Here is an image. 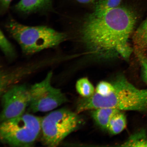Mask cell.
I'll return each instance as SVG.
<instances>
[{
	"label": "cell",
	"mask_w": 147,
	"mask_h": 147,
	"mask_svg": "<svg viewBox=\"0 0 147 147\" xmlns=\"http://www.w3.org/2000/svg\"><path fill=\"white\" fill-rule=\"evenodd\" d=\"M86 19L81 34L91 54L106 59H129L133 50L129 41L137 19L133 9L119 6L102 14L92 13Z\"/></svg>",
	"instance_id": "obj_1"
},
{
	"label": "cell",
	"mask_w": 147,
	"mask_h": 147,
	"mask_svg": "<svg viewBox=\"0 0 147 147\" xmlns=\"http://www.w3.org/2000/svg\"><path fill=\"white\" fill-rule=\"evenodd\" d=\"M112 83L114 89L107 96H102L95 93L89 97H82L77 106V112L103 107L122 111L147 110V89H138L123 75L117 76Z\"/></svg>",
	"instance_id": "obj_2"
},
{
	"label": "cell",
	"mask_w": 147,
	"mask_h": 147,
	"mask_svg": "<svg viewBox=\"0 0 147 147\" xmlns=\"http://www.w3.org/2000/svg\"><path fill=\"white\" fill-rule=\"evenodd\" d=\"M7 32L27 56L58 47L67 40L66 33L45 26H29L10 17L4 24Z\"/></svg>",
	"instance_id": "obj_3"
},
{
	"label": "cell",
	"mask_w": 147,
	"mask_h": 147,
	"mask_svg": "<svg viewBox=\"0 0 147 147\" xmlns=\"http://www.w3.org/2000/svg\"><path fill=\"white\" fill-rule=\"evenodd\" d=\"M42 118L28 113L1 122L0 137L10 146L30 147L41 131Z\"/></svg>",
	"instance_id": "obj_4"
},
{
	"label": "cell",
	"mask_w": 147,
	"mask_h": 147,
	"mask_svg": "<svg viewBox=\"0 0 147 147\" xmlns=\"http://www.w3.org/2000/svg\"><path fill=\"white\" fill-rule=\"evenodd\" d=\"M82 123L77 113L65 108L51 112L42 119V142L47 146H57Z\"/></svg>",
	"instance_id": "obj_5"
},
{
	"label": "cell",
	"mask_w": 147,
	"mask_h": 147,
	"mask_svg": "<svg viewBox=\"0 0 147 147\" xmlns=\"http://www.w3.org/2000/svg\"><path fill=\"white\" fill-rule=\"evenodd\" d=\"M53 75L52 71H49L43 80L29 88V109L34 113L50 111L67 102V97L61 90L51 85Z\"/></svg>",
	"instance_id": "obj_6"
},
{
	"label": "cell",
	"mask_w": 147,
	"mask_h": 147,
	"mask_svg": "<svg viewBox=\"0 0 147 147\" xmlns=\"http://www.w3.org/2000/svg\"><path fill=\"white\" fill-rule=\"evenodd\" d=\"M30 101L29 88L25 85L14 86L5 90L2 98L1 122L23 115Z\"/></svg>",
	"instance_id": "obj_7"
},
{
	"label": "cell",
	"mask_w": 147,
	"mask_h": 147,
	"mask_svg": "<svg viewBox=\"0 0 147 147\" xmlns=\"http://www.w3.org/2000/svg\"><path fill=\"white\" fill-rule=\"evenodd\" d=\"M69 57L63 55H57L38 60L33 61L22 65L17 66L12 68L3 69L1 73V80L3 82L18 80L38 70L48 66L62 63L69 59Z\"/></svg>",
	"instance_id": "obj_8"
},
{
	"label": "cell",
	"mask_w": 147,
	"mask_h": 147,
	"mask_svg": "<svg viewBox=\"0 0 147 147\" xmlns=\"http://www.w3.org/2000/svg\"><path fill=\"white\" fill-rule=\"evenodd\" d=\"M16 12L23 15L52 11V0H20L14 7Z\"/></svg>",
	"instance_id": "obj_9"
},
{
	"label": "cell",
	"mask_w": 147,
	"mask_h": 147,
	"mask_svg": "<svg viewBox=\"0 0 147 147\" xmlns=\"http://www.w3.org/2000/svg\"><path fill=\"white\" fill-rule=\"evenodd\" d=\"M119 110L110 108H100L92 110L91 115L96 124L105 130H107L112 117Z\"/></svg>",
	"instance_id": "obj_10"
},
{
	"label": "cell",
	"mask_w": 147,
	"mask_h": 147,
	"mask_svg": "<svg viewBox=\"0 0 147 147\" xmlns=\"http://www.w3.org/2000/svg\"><path fill=\"white\" fill-rule=\"evenodd\" d=\"M133 41L135 52L144 54L147 51V18L134 33Z\"/></svg>",
	"instance_id": "obj_11"
},
{
	"label": "cell",
	"mask_w": 147,
	"mask_h": 147,
	"mask_svg": "<svg viewBox=\"0 0 147 147\" xmlns=\"http://www.w3.org/2000/svg\"><path fill=\"white\" fill-rule=\"evenodd\" d=\"M126 125V115L123 111L119 110L110 119L107 130L111 135H117L125 128Z\"/></svg>",
	"instance_id": "obj_12"
},
{
	"label": "cell",
	"mask_w": 147,
	"mask_h": 147,
	"mask_svg": "<svg viewBox=\"0 0 147 147\" xmlns=\"http://www.w3.org/2000/svg\"><path fill=\"white\" fill-rule=\"evenodd\" d=\"M0 47L8 61H13L17 58V53L14 46L7 38L1 29L0 32Z\"/></svg>",
	"instance_id": "obj_13"
},
{
	"label": "cell",
	"mask_w": 147,
	"mask_h": 147,
	"mask_svg": "<svg viewBox=\"0 0 147 147\" xmlns=\"http://www.w3.org/2000/svg\"><path fill=\"white\" fill-rule=\"evenodd\" d=\"M122 146L147 147V130H141L133 134Z\"/></svg>",
	"instance_id": "obj_14"
},
{
	"label": "cell",
	"mask_w": 147,
	"mask_h": 147,
	"mask_svg": "<svg viewBox=\"0 0 147 147\" xmlns=\"http://www.w3.org/2000/svg\"><path fill=\"white\" fill-rule=\"evenodd\" d=\"M122 0H98L94 5V13L102 14L120 6Z\"/></svg>",
	"instance_id": "obj_15"
},
{
	"label": "cell",
	"mask_w": 147,
	"mask_h": 147,
	"mask_svg": "<svg viewBox=\"0 0 147 147\" xmlns=\"http://www.w3.org/2000/svg\"><path fill=\"white\" fill-rule=\"evenodd\" d=\"M76 88L78 92L84 98L91 96L95 93L94 87L87 78L79 80L77 82Z\"/></svg>",
	"instance_id": "obj_16"
},
{
	"label": "cell",
	"mask_w": 147,
	"mask_h": 147,
	"mask_svg": "<svg viewBox=\"0 0 147 147\" xmlns=\"http://www.w3.org/2000/svg\"><path fill=\"white\" fill-rule=\"evenodd\" d=\"M114 89L112 82L102 81L99 83L95 89V93L102 96H106L111 93Z\"/></svg>",
	"instance_id": "obj_17"
},
{
	"label": "cell",
	"mask_w": 147,
	"mask_h": 147,
	"mask_svg": "<svg viewBox=\"0 0 147 147\" xmlns=\"http://www.w3.org/2000/svg\"><path fill=\"white\" fill-rule=\"evenodd\" d=\"M142 68L143 80L147 86V57L144 53L135 52Z\"/></svg>",
	"instance_id": "obj_18"
},
{
	"label": "cell",
	"mask_w": 147,
	"mask_h": 147,
	"mask_svg": "<svg viewBox=\"0 0 147 147\" xmlns=\"http://www.w3.org/2000/svg\"><path fill=\"white\" fill-rule=\"evenodd\" d=\"M12 0H1V14L2 15H3L8 10L10 4Z\"/></svg>",
	"instance_id": "obj_19"
},
{
	"label": "cell",
	"mask_w": 147,
	"mask_h": 147,
	"mask_svg": "<svg viewBox=\"0 0 147 147\" xmlns=\"http://www.w3.org/2000/svg\"><path fill=\"white\" fill-rule=\"evenodd\" d=\"M75 1L82 4H91V3L94 4L98 0H75Z\"/></svg>",
	"instance_id": "obj_20"
}]
</instances>
